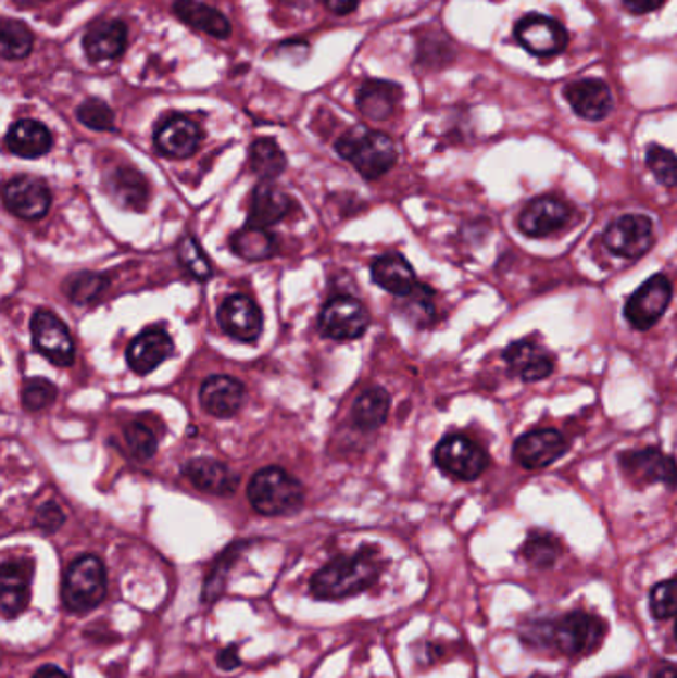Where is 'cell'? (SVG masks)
<instances>
[{
	"mask_svg": "<svg viewBox=\"0 0 677 678\" xmlns=\"http://www.w3.org/2000/svg\"><path fill=\"white\" fill-rule=\"evenodd\" d=\"M381 565L374 550L364 548L354 555L336 557L311 579V593L316 600L340 601L358 595L378 581Z\"/></svg>",
	"mask_w": 677,
	"mask_h": 678,
	"instance_id": "obj_1",
	"label": "cell"
},
{
	"mask_svg": "<svg viewBox=\"0 0 677 678\" xmlns=\"http://www.w3.org/2000/svg\"><path fill=\"white\" fill-rule=\"evenodd\" d=\"M336 151L340 158L350 161L367 181L386 175L398 161V149L391 137L367 127H354L346 131L336 141Z\"/></svg>",
	"mask_w": 677,
	"mask_h": 678,
	"instance_id": "obj_2",
	"label": "cell"
},
{
	"mask_svg": "<svg viewBox=\"0 0 677 678\" xmlns=\"http://www.w3.org/2000/svg\"><path fill=\"white\" fill-rule=\"evenodd\" d=\"M249 502L263 516L294 514L304 504V488L299 478L278 466H266L249 482Z\"/></svg>",
	"mask_w": 677,
	"mask_h": 678,
	"instance_id": "obj_3",
	"label": "cell"
},
{
	"mask_svg": "<svg viewBox=\"0 0 677 678\" xmlns=\"http://www.w3.org/2000/svg\"><path fill=\"white\" fill-rule=\"evenodd\" d=\"M108 593V576L100 557L82 555L68 565L62 577V605L70 613H88L96 610Z\"/></svg>",
	"mask_w": 677,
	"mask_h": 678,
	"instance_id": "obj_4",
	"label": "cell"
},
{
	"mask_svg": "<svg viewBox=\"0 0 677 678\" xmlns=\"http://www.w3.org/2000/svg\"><path fill=\"white\" fill-rule=\"evenodd\" d=\"M434 461L446 475L469 482L487 470L489 454L465 435H449L437 444Z\"/></svg>",
	"mask_w": 677,
	"mask_h": 678,
	"instance_id": "obj_5",
	"label": "cell"
},
{
	"mask_svg": "<svg viewBox=\"0 0 677 678\" xmlns=\"http://www.w3.org/2000/svg\"><path fill=\"white\" fill-rule=\"evenodd\" d=\"M369 316L364 304L352 296H336L322 307L318 328L334 341H352L366 334Z\"/></svg>",
	"mask_w": 677,
	"mask_h": 678,
	"instance_id": "obj_6",
	"label": "cell"
},
{
	"mask_svg": "<svg viewBox=\"0 0 677 678\" xmlns=\"http://www.w3.org/2000/svg\"><path fill=\"white\" fill-rule=\"evenodd\" d=\"M604 631V623L598 617L573 611L552 625L551 641L566 655H588L600 646Z\"/></svg>",
	"mask_w": 677,
	"mask_h": 678,
	"instance_id": "obj_7",
	"label": "cell"
},
{
	"mask_svg": "<svg viewBox=\"0 0 677 678\" xmlns=\"http://www.w3.org/2000/svg\"><path fill=\"white\" fill-rule=\"evenodd\" d=\"M33 341L36 350L40 351L48 362L58 367H70L76 360V348L64 322L50 310H36L30 322Z\"/></svg>",
	"mask_w": 677,
	"mask_h": 678,
	"instance_id": "obj_8",
	"label": "cell"
},
{
	"mask_svg": "<svg viewBox=\"0 0 677 678\" xmlns=\"http://www.w3.org/2000/svg\"><path fill=\"white\" fill-rule=\"evenodd\" d=\"M604 247L622 259L636 261L654 244V225L648 216L626 215L616 218L604 233Z\"/></svg>",
	"mask_w": 677,
	"mask_h": 678,
	"instance_id": "obj_9",
	"label": "cell"
},
{
	"mask_svg": "<svg viewBox=\"0 0 677 678\" xmlns=\"http://www.w3.org/2000/svg\"><path fill=\"white\" fill-rule=\"evenodd\" d=\"M515 38L527 52L539 58L561 54L568 46V33L563 24L544 14H527L515 24Z\"/></svg>",
	"mask_w": 677,
	"mask_h": 678,
	"instance_id": "obj_10",
	"label": "cell"
},
{
	"mask_svg": "<svg viewBox=\"0 0 677 678\" xmlns=\"http://www.w3.org/2000/svg\"><path fill=\"white\" fill-rule=\"evenodd\" d=\"M669 302H672V282L664 274H655L631 294L630 300L626 302L624 314L631 328L650 329L666 314Z\"/></svg>",
	"mask_w": 677,
	"mask_h": 678,
	"instance_id": "obj_11",
	"label": "cell"
},
{
	"mask_svg": "<svg viewBox=\"0 0 677 678\" xmlns=\"http://www.w3.org/2000/svg\"><path fill=\"white\" fill-rule=\"evenodd\" d=\"M620 468L634 485L648 487L662 482L669 488L677 487L676 461L654 447L643 451L624 452L620 456Z\"/></svg>",
	"mask_w": 677,
	"mask_h": 678,
	"instance_id": "obj_12",
	"label": "cell"
},
{
	"mask_svg": "<svg viewBox=\"0 0 677 678\" xmlns=\"http://www.w3.org/2000/svg\"><path fill=\"white\" fill-rule=\"evenodd\" d=\"M52 194L45 181L21 175L4 185V204L12 215L24 221H38L47 216Z\"/></svg>",
	"mask_w": 677,
	"mask_h": 678,
	"instance_id": "obj_13",
	"label": "cell"
},
{
	"mask_svg": "<svg viewBox=\"0 0 677 678\" xmlns=\"http://www.w3.org/2000/svg\"><path fill=\"white\" fill-rule=\"evenodd\" d=\"M573 218V209L556 197H539L523 209L518 230L530 238H544L561 230Z\"/></svg>",
	"mask_w": 677,
	"mask_h": 678,
	"instance_id": "obj_14",
	"label": "cell"
},
{
	"mask_svg": "<svg viewBox=\"0 0 677 678\" xmlns=\"http://www.w3.org/2000/svg\"><path fill=\"white\" fill-rule=\"evenodd\" d=\"M218 324L229 338L253 343L263 334V312L249 296H229L218 307Z\"/></svg>",
	"mask_w": 677,
	"mask_h": 678,
	"instance_id": "obj_15",
	"label": "cell"
},
{
	"mask_svg": "<svg viewBox=\"0 0 677 678\" xmlns=\"http://www.w3.org/2000/svg\"><path fill=\"white\" fill-rule=\"evenodd\" d=\"M566 441L556 429L528 430L513 444V459L523 468H544L566 452Z\"/></svg>",
	"mask_w": 677,
	"mask_h": 678,
	"instance_id": "obj_16",
	"label": "cell"
},
{
	"mask_svg": "<svg viewBox=\"0 0 677 678\" xmlns=\"http://www.w3.org/2000/svg\"><path fill=\"white\" fill-rule=\"evenodd\" d=\"M35 565L28 560H7L0 567V613L4 619L18 617L30 600Z\"/></svg>",
	"mask_w": 677,
	"mask_h": 678,
	"instance_id": "obj_17",
	"label": "cell"
},
{
	"mask_svg": "<svg viewBox=\"0 0 677 678\" xmlns=\"http://www.w3.org/2000/svg\"><path fill=\"white\" fill-rule=\"evenodd\" d=\"M564 98L574 113L588 122H600L609 117L614 108V98L609 84L597 78L578 79L564 88Z\"/></svg>",
	"mask_w": 677,
	"mask_h": 678,
	"instance_id": "obj_18",
	"label": "cell"
},
{
	"mask_svg": "<svg viewBox=\"0 0 677 678\" xmlns=\"http://www.w3.org/2000/svg\"><path fill=\"white\" fill-rule=\"evenodd\" d=\"M201 129L193 120L185 115H172L155 129L153 141L161 155L185 159L196 153L201 146Z\"/></svg>",
	"mask_w": 677,
	"mask_h": 678,
	"instance_id": "obj_19",
	"label": "cell"
},
{
	"mask_svg": "<svg viewBox=\"0 0 677 678\" xmlns=\"http://www.w3.org/2000/svg\"><path fill=\"white\" fill-rule=\"evenodd\" d=\"M175 351L172 338L165 329L151 328L139 334L127 348V365L131 372L138 375H148L160 367L161 363L167 362Z\"/></svg>",
	"mask_w": 677,
	"mask_h": 678,
	"instance_id": "obj_20",
	"label": "cell"
},
{
	"mask_svg": "<svg viewBox=\"0 0 677 678\" xmlns=\"http://www.w3.org/2000/svg\"><path fill=\"white\" fill-rule=\"evenodd\" d=\"M184 475L187 480L201 492L213 497H230L239 487L241 476L237 475L229 464L215 459H193L185 463Z\"/></svg>",
	"mask_w": 677,
	"mask_h": 678,
	"instance_id": "obj_21",
	"label": "cell"
},
{
	"mask_svg": "<svg viewBox=\"0 0 677 678\" xmlns=\"http://www.w3.org/2000/svg\"><path fill=\"white\" fill-rule=\"evenodd\" d=\"M245 385L229 375H213L201 385V403L209 415L218 418L235 417L245 403Z\"/></svg>",
	"mask_w": 677,
	"mask_h": 678,
	"instance_id": "obj_22",
	"label": "cell"
},
{
	"mask_svg": "<svg viewBox=\"0 0 677 678\" xmlns=\"http://www.w3.org/2000/svg\"><path fill=\"white\" fill-rule=\"evenodd\" d=\"M503 360L509 363V367L513 372L521 375L523 381H528V384L547 379L554 369V357H552L551 351L544 350L542 346L530 341V339L511 343L503 351Z\"/></svg>",
	"mask_w": 677,
	"mask_h": 678,
	"instance_id": "obj_23",
	"label": "cell"
},
{
	"mask_svg": "<svg viewBox=\"0 0 677 678\" xmlns=\"http://www.w3.org/2000/svg\"><path fill=\"white\" fill-rule=\"evenodd\" d=\"M127 26L122 21H102L84 35V52L92 62L115 60L126 52Z\"/></svg>",
	"mask_w": 677,
	"mask_h": 678,
	"instance_id": "obj_24",
	"label": "cell"
},
{
	"mask_svg": "<svg viewBox=\"0 0 677 678\" xmlns=\"http://www.w3.org/2000/svg\"><path fill=\"white\" fill-rule=\"evenodd\" d=\"M292 206H294V201L288 197L287 192L280 191L271 181L259 183L251 199L249 225L268 228L280 223L292 211Z\"/></svg>",
	"mask_w": 677,
	"mask_h": 678,
	"instance_id": "obj_25",
	"label": "cell"
},
{
	"mask_svg": "<svg viewBox=\"0 0 677 678\" xmlns=\"http://www.w3.org/2000/svg\"><path fill=\"white\" fill-rule=\"evenodd\" d=\"M7 148L16 158L38 159L52 149V134L47 125L36 120H18L7 134Z\"/></svg>",
	"mask_w": 677,
	"mask_h": 678,
	"instance_id": "obj_26",
	"label": "cell"
},
{
	"mask_svg": "<svg viewBox=\"0 0 677 678\" xmlns=\"http://www.w3.org/2000/svg\"><path fill=\"white\" fill-rule=\"evenodd\" d=\"M372 280L393 296H403L414 292L415 272L412 264L403 259L402 254H384L372 264Z\"/></svg>",
	"mask_w": 677,
	"mask_h": 678,
	"instance_id": "obj_27",
	"label": "cell"
},
{
	"mask_svg": "<svg viewBox=\"0 0 677 678\" xmlns=\"http://www.w3.org/2000/svg\"><path fill=\"white\" fill-rule=\"evenodd\" d=\"M173 12L181 23L196 28L199 33L213 36V38H229L230 23L223 12L209 7L205 2L199 0H177L173 4Z\"/></svg>",
	"mask_w": 677,
	"mask_h": 678,
	"instance_id": "obj_28",
	"label": "cell"
},
{
	"mask_svg": "<svg viewBox=\"0 0 677 678\" xmlns=\"http://www.w3.org/2000/svg\"><path fill=\"white\" fill-rule=\"evenodd\" d=\"M402 100V88L393 81L367 79L358 91V108L369 120L381 122L396 112Z\"/></svg>",
	"mask_w": 677,
	"mask_h": 678,
	"instance_id": "obj_29",
	"label": "cell"
},
{
	"mask_svg": "<svg viewBox=\"0 0 677 678\" xmlns=\"http://www.w3.org/2000/svg\"><path fill=\"white\" fill-rule=\"evenodd\" d=\"M110 192L115 203L127 211L141 213L150 201V185L143 175L131 167H120L110 177Z\"/></svg>",
	"mask_w": 677,
	"mask_h": 678,
	"instance_id": "obj_30",
	"label": "cell"
},
{
	"mask_svg": "<svg viewBox=\"0 0 677 678\" xmlns=\"http://www.w3.org/2000/svg\"><path fill=\"white\" fill-rule=\"evenodd\" d=\"M230 250L247 262H261L275 256L276 237L261 226L247 225L230 237Z\"/></svg>",
	"mask_w": 677,
	"mask_h": 678,
	"instance_id": "obj_31",
	"label": "cell"
},
{
	"mask_svg": "<svg viewBox=\"0 0 677 678\" xmlns=\"http://www.w3.org/2000/svg\"><path fill=\"white\" fill-rule=\"evenodd\" d=\"M390 407V393L384 387H372L358 397L352 418L360 429L376 430L386 423Z\"/></svg>",
	"mask_w": 677,
	"mask_h": 678,
	"instance_id": "obj_32",
	"label": "cell"
},
{
	"mask_svg": "<svg viewBox=\"0 0 677 678\" xmlns=\"http://www.w3.org/2000/svg\"><path fill=\"white\" fill-rule=\"evenodd\" d=\"M249 165L263 181H273L287 170V158L273 139H259L249 151Z\"/></svg>",
	"mask_w": 677,
	"mask_h": 678,
	"instance_id": "obj_33",
	"label": "cell"
},
{
	"mask_svg": "<svg viewBox=\"0 0 677 678\" xmlns=\"http://www.w3.org/2000/svg\"><path fill=\"white\" fill-rule=\"evenodd\" d=\"M35 35L21 21L4 18L0 26V54L4 60H23L33 52Z\"/></svg>",
	"mask_w": 677,
	"mask_h": 678,
	"instance_id": "obj_34",
	"label": "cell"
},
{
	"mask_svg": "<svg viewBox=\"0 0 677 678\" xmlns=\"http://www.w3.org/2000/svg\"><path fill=\"white\" fill-rule=\"evenodd\" d=\"M108 278L96 272H80L68 278L64 284V290L74 304H93L108 288Z\"/></svg>",
	"mask_w": 677,
	"mask_h": 678,
	"instance_id": "obj_35",
	"label": "cell"
},
{
	"mask_svg": "<svg viewBox=\"0 0 677 678\" xmlns=\"http://www.w3.org/2000/svg\"><path fill=\"white\" fill-rule=\"evenodd\" d=\"M431 298H434V292L427 286L417 284L414 292L402 298L400 310L403 316L414 322L415 326H429L436 319V305Z\"/></svg>",
	"mask_w": 677,
	"mask_h": 678,
	"instance_id": "obj_36",
	"label": "cell"
},
{
	"mask_svg": "<svg viewBox=\"0 0 677 678\" xmlns=\"http://www.w3.org/2000/svg\"><path fill=\"white\" fill-rule=\"evenodd\" d=\"M177 256L179 262L184 264L185 271L189 272L199 282H208L213 276V266L209 262L205 252L199 247L193 237H185L179 247H177Z\"/></svg>",
	"mask_w": 677,
	"mask_h": 678,
	"instance_id": "obj_37",
	"label": "cell"
},
{
	"mask_svg": "<svg viewBox=\"0 0 677 678\" xmlns=\"http://www.w3.org/2000/svg\"><path fill=\"white\" fill-rule=\"evenodd\" d=\"M523 555L528 564L547 569L561 555V545L549 533H530L523 545Z\"/></svg>",
	"mask_w": 677,
	"mask_h": 678,
	"instance_id": "obj_38",
	"label": "cell"
},
{
	"mask_svg": "<svg viewBox=\"0 0 677 678\" xmlns=\"http://www.w3.org/2000/svg\"><path fill=\"white\" fill-rule=\"evenodd\" d=\"M241 545L242 543L230 545L229 550L218 557L217 564L211 567L208 579H205V588H203V601L205 603H215L221 598V593L225 589L230 564L235 562L237 554H241Z\"/></svg>",
	"mask_w": 677,
	"mask_h": 678,
	"instance_id": "obj_39",
	"label": "cell"
},
{
	"mask_svg": "<svg viewBox=\"0 0 677 678\" xmlns=\"http://www.w3.org/2000/svg\"><path fill=\"white\" fill-rule=\"evenodd\" d=\"M645 163L655 179L666 187H677V155L662 146H650L645 151Z\"/></svg>",
	"mask_w": 677,
	"mask_h": 678,
	"instance_id": "obj_40",
	"label": "cell"
},
{
	"mask_svg": "<svg viewBox=\"0 0 677 678\" xmlns=\"http://www.w3.org/2000/svg\"><path fill=\"white\" fill-rule=\"evenodd\" d=\"M124 439L131 456H136L138 461H150L158 451V437L143 423H129L124 430Z\"/></svg>",
	"mask_w": 677,
	"mask_h": 678,
	"instance_id": "obj_41",
	"label": "cell"
},
{
	"mask_svg": "<svg viewBox=\"0 0 677 678\" xmlns=\"http://www.w3.org/2000/svg\"><path fill=\"white\" fill-rule=\"evenodd\" d=\"M57 395V385L48 381L45 377H33V379L24 381L23 405L30 413L50 407L54 403Z\"/></svg>",
	"mask_w": 677,
	"mask_h": 678,
	"instance_id": "obj_42",
	"label": "cell"
},
{
	"mask_svg": "<svg viewBox=\"0 0 677 678\" xmlns=\"http://www.w3.org/2000/svg\"><path fill=\"white\" fill-rule=\"evenodd\" d=\"M650 610L655 619H672L677 615V577L660 581L650 593Z\"/></svg>",
	"mask_w": 677,
	"mask_h": 678,
	"instance_id": "obj_43",
	"label": "cell"
},
{
	"mask_svg": "<svg viewBox=\"0 0 677 678\" xmlns=\"http://www.w3.org/2000/svg\"><path fill=\"white\" fill-rule=\"evenodd\" d=\"M453 56H455V52L449 45L448 38H443L439 33H429L419 42V62L425 66L439 68L443 64H449Z\"/></svg>",
	"mask_w": 677,
	"mask_h": 678,
	"instance_id": "obj_44",
	"label": "cell"
},
{
	"mask_svg": "<svg viewBox=\"0 0 677 678\" xmlns=\"http://www.w3.org/2000/svg\"><path fill=\"white\" fill-rule=\"evenodd\" d=\"M78 120L86 127L96 131H112L114 129V112L102 100H88L78 108Z\"/></svg>",
	"mask_w": 677,
	"mask_h": 678,
	"instance_id": "obj_45",
	"label": "cell"
},
{
	"mask_svg": "<svg viewBox=\"0 0 677 678\" xmlns=\"http://www.w3.org/2000/svg\"><path fill=\"white\" fill-rule=\"evenodd\" d=\"M64 522H66V516H64V512L60 510L57 502H47V504H42L40 508L36 510L35 526L42 531H47V533H54V531L60 530Z\"/></svg>",
	"mask_w": 677,
	"mask_h": 678,
	"instance_id": "obj_46",
	"label": "cell"
},
{
	"mask_svg": "<svg viewBox=\"0 0 677 678\" xmlns=\"http://www.w3.org/2000/svg\"><path fill=\"white\" fill-rule=\"evenodd\" d=\"M622 2L631 14H650L664 7L666 0H622Z\"/></svg>",
	"mask_w": 677,
	"mask_h": 678,
	"instance_id": "obj_47",
	"label": "cell"
},
{
	"mask_svg": "<svg viewBox=\"0 0 677 678\" xmlns=\"http://www.w3.org/2000/svg\"><path fill=\"white\" fill-rule=\"evenodd\" d=\"M218 667L225 668V670H233V668L241 665V656L237 653V646H227L223 649L217 655Z\"/></svg>",
	"mask_w": 677,
	"mask_h": 678,
	"instance_id": "obj_48",
	"label": "cell"
},
{
	"mask_svg": "<svg viewBox=\"0 0 677 678\" xmlns=\"http://www.w3.org/2000/svg\"><path fill=\"white\" fill-rule=\"evenodd\" d=\"M358 2H360V0H326V7H328V11L334 12V14L346 16V14L356 11Z\"/></svg>",
	"mask_w": 677,
	"mask_h": 678,
	"instance_id": "obj_49",
	"label": "cell"
},
{
	"mask_svg": "<svg viewBox=\"0 0 677 678\" xmlns=\"http://www.w3.org/2000/svg\"><path fill=\"white\" fill-rule=\"evenodd\" d=\"M33 678H70L64 670L54 667V665H45V667L38 668Z\"/></svg>",
	"mask_w": 677,
	"mask_h": 678,
	"instance_id": "obj_50",
	"label": "cell"
},
{
	"mask_svg": "<svg viewBox=\"0 0 677 678\" xmlns=\"http://www.w3.org/2000/svg\"><path fill=\"white\" fill-rule=\"evenodd\" d=\"M650 678H677V667L669 665V663H662L652 670Z\"/></svg>",
	"mask_w": 677,
	"mask_h": 678,
	"instance_id": "obj_51",
	"label": "cell"
},
{
	"mask_svg": "<svg viewBox=\"0 0 677 678\" xmlns=\"http://www.w3.org/2000/svg\"><path fill=\"white\" fill-rule=\"evenodd\" d=\"M606 678H630V677H622V675H616V677H606Z\"/></svg>",
	"mask_w": 677,
	"mask_h": 678,
	"instance_id": "obj_52",
	"label": "cell"
},
{
	"mask_svg": "<svg viewBox=\"0 0 677 678\" xmlns=\"http://www.w3.org/2000/svg\"><path fill=\"white\" fill-rule=\"evenodd\" d=\"M676 639H677V625H676Z\"/></svg>",
	"mask_w": 677,
	"mask_h": 678,
	"instance_id": "obj_53",
	"label": "cell"
}]
</instances>
